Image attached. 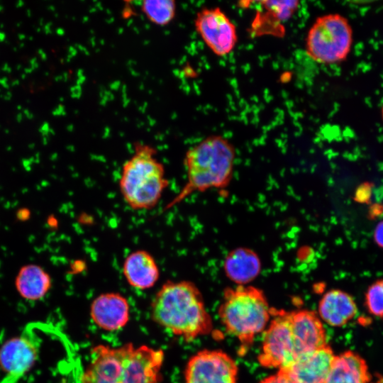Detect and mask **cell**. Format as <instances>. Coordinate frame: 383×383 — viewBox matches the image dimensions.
I'll return each instance as SVG.
<instances>
[{
	"mask_svg": "<svg viewBox=\"0 0 383 383\" xmlns=\"http://www.w3.org/2000/svg\"><path fill=\"white\" fill-rule=\"evenodd\" d=\"M49 133H52V134H54V131H53V129L52 128H50L49 130Z\"/></svg>",
	"mask_w": 383,
	"mask_h": 383,
	"instance_id": "obj_48",
	"label": "cell"
},
{
	"mask_svg": "<svg viewBox=\"0 0 383 383\" xmlns=\"http://www.w3.org/2000/svg\"><path fill=\"white\" fill-rule=\"evenodd\" d=\"M24 45H25V44L23 43H21L19 44V48H23Z\"/></svg>",
	"mask_w": 383,
	"mask_h": 383,
	"instance_id": "obj_46",
	"label": "cell"
},
{
	"mask_svg": "<svg viewBox=\"0 0 383 383\" xmlns=\"http://www.w3.org/2000/svg\"><path fill=\"white\" fill-rule=\"evenodd\" d=\"M50 126L48 123L44 122L41 127L39 128V132L41 133L43 137H48Z\"/></svg>",
	"mask_w": 383,
	"mask_h": 383,
	"instance_id": "obj_24",
	"label": "cell"
},
{
	"mask_svg": "<svg viewBox=\"0 0 383 383\" xmlns=\"http://www.w3.org/2000/svg\"><path fill=\"white\" fill-rule=\"evenodd\" d=\"M52 25L50 22L48 23L44 26V31L46 34H49L51 33V30H50V26Z\"/></svg>",
	"mask_w": 383,
	"mask_h": 383,
	"instance_id": "obj_26",
	"label": "cell"
},
{
	"mask_svg": "<svg viewBox=\"0 0 383 383\" xmlns=\"http://www.w3.org/2000/svg\"><path fill=\"white\" fill-rule=\"evenodd\" d=\"M90 315L93 322L101 329L116 331L128 323L130 305L128 299L119 293H104L92 301Z\"/></svg>",
	"mask_w": 383,
	"mask_h": 383,
	"instance_id": "obj_13",
	"label": "cell"
},
{
	"mask_svg": "<svg viewBox=\"0 0 383 383\" xmlns=\"http://www.w3.org/2000/svg\"><path fill=\"white\" fill-rule=\"evenodd\" d=\"M40 57L43 60H45L47 59L46 53L44 52L43 54L40 55Z\"/></svg>",
	"mask_w": 383,
	"mask_h": 383,
	"instance_id": "obj_38",
	"label": "cell"
},
{
	"mask_svg": "<svg viewBox=\"0 0 383 383\" xmlns=\"http://www.w3.org/2000/svg\"><path fill=\"white\" fill-rule=\"evenodd\" d=\"M34 70L30 67H26L24 69V73L26 74H30Z\"/></svg>",
	"mask_w": 383,
	"mask_h": 383,
	"instance_id": "obj_30",
	"label": "cell"
},
{
	"mask_svg": "<svg viewBox=\"0 0 383 383\" xmlns=\"http://www.w3.org/2000/svg\"><path fill=\"white\" fill-rule=\"evenodd\" d=\"M335 356L331 348L326 344L298 357L278 372L295 383H325Z\"/></svg>",
	"mask_w": 383,
	"mask_h": 383,
	"instance_id": "obj_11",
	"label": "cell"
},
{
	"mask_svg": "<svg viewBox=\"0 0 383 383\" xmlns=\"http://www.w3.org/2000/svg\"><path fill=\"white\" fill-rule=\"evenodd\" d=\"M260 4L274 21L284 22L294 14L300 2L296 0H272L262 1Z\"/></svg>",
	"mask_w": 383,
	"mask_h": 383,
	"instance_id": "obj_20",
	"label": "cell"
},
{
	"mask_svg": "<svg viewBox=\"0 0 383 383\" xmlns=\"http://www.w3.org/2000/svg\"><path fill=\"white\" fill-rule=\"evenodd\" d=\"M19 83H20V82H19L18 79H15V80H13V81L12 82L11 86H13V87L17 86V85L19 84Z\"/></svg>",
	"mask_w": 383,
	"mask_h": 383,
	"instance_id": "obj_36",
	"label": "cell"
},
{
	"mask_svg": "<svg viewBox=\"0 0 383 383\" xmlns=\"http://www.w3.org/2000/svg\"><path fill=\"white\" fill-rule=\"evenodd\" d=\"M272 318L265 330L257 358L264 367L281 370L296 359L290 312L272 309Z\"/></svg>",
	"mask_w": 383,
	"mask_h": 383,
	"instance_id": "obj_7",
	"label": "cell"
},
{
	"mask_svg": "<svg viewBox=\"0 0 383 383\" xmlns=\"http://www.w3.org/2000/svg\"><path fill=\"white\" fill-rule=\"evenodd\" d=\"M18 50V48L16 47L13 48V51L16 52Z\"/></svg>",
	"mask_w": 383,
	"mask_h": 383,
	"instance_id": "obj_56",
	"label": "cell"
},
{
	"mask_svg": "<svg viewBox=\"0 0 383 383\" xmlns=\"http://www.w3.org/2000/svg\"><path fill=\"white\" fill-rule=\"evenodd\" d=\"M382 120H383V106H382Z\"/></svg>",
	"mask_w": 383,
	"mask_h": 383,
	"instance_id": "obj_57",
	"label": "cell"
},
{
	"mask_svg": "<svg viewBox=\"0 0 383 383\" xmlns=\"http://www.w3.org/2000/svg\"><path fill=\"white\" fill-rule=\"evenodd\" d=\"M21 24H22L21 22H18V23H16V26L19 27V26H21Z\"/></svg>",
	"mask_w": 383,
	"mask_h": 383,
	"instance_id": "obj_50",
	"label": "cell"
},
{
	"mask_svg": "<svg viewBox=\"0 0 383 383\" xmlns=\"http://www.w3.org/2000/svg\"><path fill=\"white\" fill-rule=\"evenodd\" d=\"M4 132L6 133H9V129H4Z\"/></svg>",
	"mask_w": 383,
	"mask_h": 383,
	"instance_id": "obj_53",
	"label": "cell"
},
{
	"mask_svg": "<svg viewBox=\"0 0 383 383\" xmlns=\"http://www.w3.org/2000/svg\"><path fill=\"white\" fill-rule=\"evenodd\" d=\"M218 313L226 331L240 341L242 350L245 351L255 335L267 326L272 309L261 289L237 286L224 291Z\"/></svg>",
	"mask_w": 383,
	"mask_h": 383,
	"instance_id": "obj_5",
	"label": "cell"
},
{
	"mask_svg": "<svg viewBox=\"0 0 383 383\" xmlns=\"http://www.w3.org/2000/svg\"><path fill=\"white\" fill-rule=\"evenodd\" d=\"M48 9H49L50 10H52V11L54 10V7H53L52 6H50L48 7Z\"/></svg>",
	"mask_w": 383,
	"mask_h": 383,
	"instance_id": "obj_49",
	"label": "cell"
},
{
	"mask_svg": "<svg viewBox=\"0 0 383 383\" xmlns=\"http://www.w3.org/2000/svg\"><path fill=\"white\" fill-rule=\"evenodd\" d=\"M353 29L348 20L339 13L316 18L308 31L306 52L323 65L339 63L348 56L353 45Z\"/></svg>",
	"mask_w": 383,
	"mask_h": 383,
	"instance_id": "obj_6",
	"label": "cell"
},
{
	"mask_svg": "<svg viewBox=\"0 0 383 383\" xmlns=\"http://www.w3.org/2000/svg\"><path fill=\"white\" fill-rule=\"evenodd\" d=\"M18 38L19 40H23L26 38V35L23 33H18Z\"/></svg>",
	"mask_w": 383,
	"mask_h": 383,
	"instance_id": "obj_34",
	"label": "cell"
},
{
	"mask_svg": "<svg viewBox=\"0 0 383 383\" xmlns=\"http://www.w3.org/2000/svg\"><path fill=\"white\" fill-rule=\"evenodd\" d=\"M12 94L10 91H8L5 95H4V99L6 101H9L11 99Z\"/></svg>",
	"mask_w": 383,
	"mask_h": 383,
	"instance_id": "obj_27",
	"label": "cell"
},
{
	"mask_svg": "<svg viewBox=\"0 0 383 383\" xmlns=\"http://www.w3.org/2000/svg\"><path fill=\"white\" fill-rule=\"evenodd\" d=\"M6 40V34L3 32H0V41H4Z\"/></svg>",
	"mask_w": 383,
	"mask_h": 383,
	"instance_id": "obj_32",
	"label": "cell"
},
{
	"mask_svg": "<svg viewBox=\"0 0 383 383\" xmlns=\"http://www.w3.org/2000/svg\"><path fill=\"white\" fill-rule=\"evenodd\" d=\"M164 359L162 350L145 345H97L91 350L82 383H158Z\"/></svg>",
	"mask_w": 383,
	"mask_h": 383,
	"instance_id": "obj_1",
	"label": "cell"
},
{
	"mask_svg": "<svg viewBox=\"0 0 383 383\" xmlns=\"http://www.w3.org/2000/svg\"><path fill=\"white\" fill-rule=\"evenodd\" d=\"M289 312L296 358L327 344L324 327L314 311Z\"/></svg>",
	"mask_w": 383,
	"mask_h": 383,
	"instance_id": "obj_12",
	"label": "cell"
},
{
	"mask_svg": "<svg viewBox=\"0 0 383 383\" xmlns=\"http://www.w3.org/2000/svg\"><path fill=\"white\" fill-rule=\"evenodd\" d=\"M26 74L25 73H23V74H21V79H24L26 78Z\"/></svg>",
	"mask_w": 383,
	"mask_h": 383,
	"instance_id": "obj_45",
	"label": "cell"
},
{
	"mask_svg": "<svg viewBox=\"0 0 383 383\" xmlns=\"http://www.w3.org/2000/svg\"><path fill=\"white\" fill-rule=\"evenodd\" d=\"M43 23H44L43 18H40V20H39V24H40V26H43Z\"/></svg>",
	"mask_w": 383,
	"mask_h": 383,
	"instance_id": "obj_40",
	"label": "cell"
},
{
	"mask_svg": "<svg viewBox=\"0 0 383 383\" xmlns=\"http://www.w3.org/2000/svg\"><path fill=\"white\" fill-rule=\"evenodd\" d=\"M17 109L18 110H21L22 109V106L21 105H18L17 106Z\"/></svg>",
	"mask_w": 383,
	"mask_h": 383,
	"instance_id": "obj_47",
	"label": "cell"
},
{
	"mask_svg": "<svg viewBox=\"0 0 383 383\" xmlns=\"http://www.w3.org/2000/svg\"><path fill=\"white\" fill-rule=\"evenodd\" d=\"M194 27L206 46L217 56L230 54L237 44L236 27L219 7H204L198 11Z\"/></svg>",
	"mask_w": 383,
	"mask_h": 383,
	"instance_id": "obj_9",
	"label": "cell"
},
{
	"mask_svg": "<svg viewBox=\"0 0 383 383\" xmlns=\"http://www.w3.org/2000/svg\"><path fill=\"white\" fill-rule=\"evenodd\" d=\"M140 8L151 23L160 26L170 23L177 12V4L174 0H145Z\"/></svg>",
	"mask_w": 383,
	"mask_h": 383,
	"instance_id": "obj_19",
	"label": "cell"
},
{
	"mask_svg": "<svg viewBox=\"0 0 383 383\" xmlns=\"http://www.w3.org/2000/svg\"><path fill=\"white\" fill-rule=\"evenodd\" d=\"M235 149L222 135H209L191 147L184 157L187 181L164 210L183 201L192 194L226 188L233 177Z\"/></svg>",
	"mask_w": 383,
	"mask_h": 383,
	"instance_id": "obj_3",
	"label": "cell"
},
{
	"mask_svg": "<svg viewBox=\"0 0 383 383\" xmlns=\"http://www.w3.org/2000/svg\"><path fill=\"white\" fill-rule=\"evenodd\" d=\"M43 143L44 144H46L47 143V137H43Z\"/></svg>",
	"mask_w": 383,
	"mask_h": 383,
	"instance_id": "obj_44",
	"label": "cell"
},
{
	"mask_svg": "<svg viewBox=\"0 0 383 383\" xmlns=\"http://www.w3.org/2000/svg\"><path fill=\"white\" fill-rule=\"evenodd\" d=\"M28 39H29V40H30V41H31V40H33V38L32 36H30Z\"/></svg>",
	"mask_w": 383,
	"mask_h": 383,
	"instance_id": "obj_55",
	"label": "cell"
},
{
	"mask_svg": "<svg viewBox=\"0 0 383 383\" xmlns=\"http://www.w3.org/2000/svg\"><path fill=\"white\" fill-rule=\"evenodd\" d=\"M26 101H27V103H30V100H27Z\"/></svg>",
	"mask_w": 383,
	"mask_h": 383,
	"instance_id": "obj_59",
	"label": "cell"
},
{
	"mask_svg": "<svg viewBox=\"0 0 383 383\" xmlns=\"http://www.w3.org/2000/svg\"><path fill=\"white\" fill-rule=\"evenodd\" d=\"M7 82H8V79L6 77L0 78V84L1 86L8 83Z\"/></svg>",
	"mask_w": 383,
	"mask_h": 383,
	"instance_id": "obj_31",
	"label": "cell"
},
{
	"mask_svg": "<svg viewBox=\"0 0 383 383\" xmlns=\"http://www.w3.org/2000/svg\"><path fill=\"white\" fill-rule=\"evenodd\" d=\"M16 289L24 299L37 301L50 291L52 279L40 265L28 264L22 266L15 279Z\"/></svg>",
	"mask_w": 383,
	"mask_h": 383,
	"instance_id": "obj_18",
	"label": "cell"
},
{
	"mask_svg": "<svg viewBox=\"0 0 383 383\" xmlns=\"http://www.w3.org/2000/svg\"><path fill=\"white\" fill-rule=\"evenodd\" d=\"M260 383H295L287 376L277 372L276 374L263 379Z\"/></svg>",
	"mask_w": 383,
	"mask_h": 383,
	"instance_id": "obj_22",
	"label": "cell"
},
{
	"mask_svg": "<svg viewBox=\"0 0 383 383\" xmlns=\"http://www.w3.org/2000/svg\"><path fill=\"white\" fill-rule=\"evenodd\" d=\"M1 91V89H0V92Z\"/></svg>",
	"mask_w": 383,
	"mask_h": 383,
	"instance_id": "obj_60",
	"label": "cell"
},
{
	"mask_svg": "<svg viewBox=\"0 0 383 383\" xmlns=\"http://www.w3.org/2000/svg\"><path fill=\"white\" fill-rule=\"evenodd\" d=\"M23 113L28 119H33L34 118L33 113H32L28 109H25L23 110Z\"/></svg>",
	"mask_w": 383,
	"mask_h": 383,
	"instance_id": "obj_25",
	"label": "cell"
},
{
	"mask_svg": "<svg viewBox=\"0 0 383 383\" xmlns=\"http://www.w3.org/2000/svg\"><path fill=\"white\" fill-rule=\"evenodd\" d=\"M154 322L174 335L189 341L209 334L213 322L202 294L190 281L165 282L151 303Z\"/></svg>",
	"mask_w": 383,
	"mask_h": 383,
	"instance_id": "obj_2",
	"label": "cell"
},
{
	"mask_svg": "<svg viewBox=\"0 0 383 383\" xmlns=\"http://www.w3.org/2000/svg\"><path fill=\"white\" fill-rule=\"evenodd\" d=\"M4 9V6L2 5H0V12L2 11Z\"/></svg>",
	"mask_w": 383,
	"mask_h": 383,
	"instance_id": "obj_51",
	"label": "cell"
},
{
	"mask_svg": "<svg viewBox=\"0 0 383 383\" xmlns=\"http://www.w3.org/2000/svg\"><path fill=\"white\" fill-rule=\"evenodd\" d=\"M152 146L136 143L134 152L122 166L119 189L125 202L134 210L156 206L168 187L163 164Z\"/></svg>",
	"mask_w": 383,
	"mask_h": 383,
	"instance_id": "obj_4",
	"label": "cell"
},
{
	"mask_svg": "<svg viewBox=\"0 0 383 383\" xmlns=\"http://www.w3.org/2000/svg\"><path fill=\"white\" fill-rule=\"evenodd\" d=\"M372 380L365 360L353 351L335 355L325 383H370Z\"/></svg>",
	"mask_w": 383,
	"mask_h": 383,
	"instance_id": "obj_17",
	"label": "cell"
},
{
	"mask_svg": "<svg viewBox=\"0 0 383 383\" xmlns=\"http://www.w3.org/2000/svg\"><path fill=\"white\" fill-rule=\"evenodd\" d=\"M40 30H41L40 28L38 27V28H36L37 32H40Z\"/></svg>",
	"mask_w": 383,
	"mask_h": 383,
	"instance_id": "obj_52",
	"label": "cell"
},
{
	"mask_svg": "<svg viewBox=\"0 0 383 383\" xmlns=\"http://www.w3.org/2000/svg\"><path fill=\"white\" fill-rule=\"evenodd\" d=\"M4 26V23H1V24H0V28H3Z\"/></svg>",
	"mask_w": 383,
	"mask_h": 383,
	"instance_id": "obj_54",
	"label": "cell"
},
{
	"mask_svg": "<svg viewBox=\"0 0 383 383\" xmlns=\"http://www.w3.org/2000/svg\"><path fill=\"white\" fill-rule=\"evenodd\" d=\"M370 383H383V375L379 376L375 381H370Z\"/></svg>",
	"mask_w": 383,
	"mask_h": 383,
	"instance_id": "obj_28",
	"label": "cell"
},
{
	"mask_svg": "<svg viewBox=\"0 0 383 383\" xmlns=\"http://www.w3.org/2000/svg\"><path fill=\"white\" fill-rule=\"evenodd\" d=\"M24 5V2L22 0H19L17 1L16 6V7H22Z\"/></svg>",
	"mask_w": 383,
	"mask_h": 383,
	"instance_id": "obj_33",
	"label": "cell"
},
{
	"mask_svg": "<svg viewBox=\"0 0 383 383\" xmlns=\"http://www.w3.org/2000/svg\"><path fill=\"white\" fill-rule=\"evenodd\" d=\"M2 87L4 88H5V89H9V84L8 83H6V84L2 85Z\"/></svg>",
	"mask_w": 383,
	"mask_h": 383,
	"instance_id": "obj_43",
	"label": "cell"
},
{
	"mask_svg": "<svg viewBox=\"0 0 383 383\" xmlns=\"http://www.w3.org/2000/svg\"><path fill=\"white\" fill-rule=\"evenodd\" d=\"M38 61H37V58L36 57H33L30 60V65L36 63Z\"/></svg>",
	"mask_w": 383,
	"mask_h": 383,
	"instance_id": "obj_37",
	"label": "cell"
},
{
	"mask_svg": "<svg viewBox=\"0 0 383 383\" xmlns=\"http://www.w3.org/2000/svg\"><path fill=\"white\" fill-rule=\"evenodd\" d=\"M29 326L18 336L0 348V367L3 376L0 383H18L36 362L40 340Z\"/></svg>",
	"mask_w": 383,
	"mask_h": 383,
	"instance_id": "obj_8",
	"label": "cell"
},
{
	"mask_svg": "<svg viewBox=\"0 0 383 383\" xmlns=\"http://www.w3.org/2000/svg\"><path fill=\"white\" fill-rule=\"evenodd\" d=\"M365 304L370 313L383 318V280L370 286L365 295Z\"/></svg>",
	"mask_w": 383,
	"mask_h": 383,
	"instance_id": "obj_21",
	"label": "cell"
},
{
	"mask_svg": "<svg viewBox=\"0 0 383 383\" xmlns=\"http://www.w3.org/2000/svg\"><path fill=\"white\" fill-rule=\"evenodd\" d=\"M16 121L20 123L23 121V114L21 113H18L16 115Z\"/></svg>",
	"mask_w": 383,
	"mask_h": 383,
	"instance_id": "obj_29",
	"label": "cell"
},
{
	"mask_svg": "<svg viewBox=\"0 0 383 383\" xmlns=\"http://www.w3.org/2000/svg\"><path fill=\"white\" fill-rule=\"evenodd\" d=\"M44 52L43 50V49H38V53L40 55L41 54H43Z\"/></svg>",
	"mask_w": 383,
	"mask_h": 383,
	"instance_id": "obj_42",
	"label": "cell"
},
{
	"mask_svg": "<svg viewBox=\"0 0 383 383\" xmlns=\"http://www.w3.org/2000/svg\"><path fill=\"white\" fill-rule=\"evenodd\" d=\"M16 70H21L22 68V65L21 64H18V65H16Z\"/></svg>",
	"mask_w": 383,
	"mask_h": 383,
	"instance_id": "obj_41",
	"label": "cell"
},
{
	"mask_svg": "<svg viewBox=\"0 0 383 383\" xmlns=\"http://www.w3.org/2000/svg\"><path fill=\"white\" fill-rule=\"evenodd\" d=\"M261 269L258 255L248 248L232 250L223 261L226 275L238 286H245L253 281L260 274Z\"/></svg>",
	"mask_w": 383,
	"mask_h": 383,
	"instance_id": "obj_15",
	"label": "cell"
},
{
	"mask_svg": "<svg viewBox=\"0 0 383 383\" xmlns=\"http://www.w3.org/2000/svg\"><path fill=\"white\" fill-rule=\"evenodd\" d=\"M44 74L48 76L49 74V73L48 72H46L44 73Z\"/></svg>",
	"mask_w": 383,
	"mask_h": 383,
	"instance_id": "obj_58",
	"label": "cell"
},
{
	"mask_svg": "<svg viewBox=\"0 0 383 383\" xmlns=\"http://www.w3.org/2000/svg\"><path fill=\"white\" fill-rule=\"evenodd\" d=\"M0 127H1V125H0Z\"/></svg>",
	"mask_w": 383,
	"mask_h": 383,
	"instance_id": "obj_61",
	"label": "cell"
},
{
	"mask_svg": "<svg viewBox=\"0 0 383 383\" xmlns=\"http://www.w3.org/2000/svg\"><path fill=\"white\" fill-rule=\"evenodd\" d=\"M9 67H10L9 66V65L7 63H5L4 64L1 70L6 72Z\"/></svg>",
	"mask_w": 383,
	"mask_h": 383,
	"instance_id": "obj_35",
	"label": "cell"
},
{
	"mask_svg": "<svg viewBox=\"0 0 383 383\" xmlns=\"http://www.w3.org/2000/svg\"><path fill=\"white\" fill-rule=\"evenodd\" d=\"M123 274L130 286L140 290L152 287L160 277V268L148 251L137 250L124 260Z\"/></svg>",
	"mask_w": 383,
	"mask_h": 383,
	"instance_id": "obj_14",
	"label": "cell"
},
{
	"mask_svg": "<svg viewBox=\"0 0 383 383\" xmlns=\"http://www.w3.org/2000/svg\"><path fill=\"white\" fill-rule=\"evenodd\" d=\"M238 366L227 353L203 350L194 355L184 370V383H237Z\"/></svg>",
	"mask_w": 383,
	"mask_h": 383,
	"instance_id": "obj_10",
	"label": "cell"
},
{
	"mask_svg": "<svg viewBox=\"0 0 383 383\" xmlns=\"http://www.w3.org/2000/svg\"><path fill=\"white\" fill-rule=\"evenodd\" d=\"M357 311L353 297L340 289L329 290L318 303L319 316L332 326L345 325L355 317Z\"/></svg>",
	"mask_w": 383,
	"mask_h": 383,
	"instance_id": "obj_16",
	"label": "cell"
},
{
	"mask_svg": "<svg viewBox=\"0 0 383 383\" xmlns=\"http://www.w3.org/2000/svg\"><path fill=\"white\" fill-rule=\"evenodd\" d=\"M26 14L28 17L31 16V11L30 9L26 10Z\"/></svg>",
	"mask_w": 383,
	"mask_h": 383,
	"instance_id": "obj_39",
	"label": "cell"
},
{
	"mask_svg": "<svg viewBox=\"0 0 383 383\" xmlns=\"http://www.w3.org/2000/svg\"><path fill=\"white\" fill-rule=\"evenodd\" d=\"M374 238L377 244L383 248V221L376 226L374 232Z\"/></svg>",
	"mask_w": 383,
	"mask_h": 383,
	"instance_id": "obj_23",
	"label": "cell"
}]
</instances>
